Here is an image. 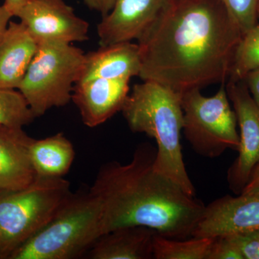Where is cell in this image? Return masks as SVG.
I'll return each mask as SVG.
<instances>
[{
  "instance_id": "obj_23",
  "label": "cell",
  "mask_w": 259,
  "mask_h": 259,
  "mask_svg": "<svg viewBox=\"0 0 259 259\" xmlns=\"http://www.w3.org/2000/svg\"><path fill=\"white\" fill-rule=\"evenodd\" d=\"M206 259H244L241 250L228 236L212 238Z\"/></svg>"
},
{
  "instance_id": "obj_2",
  "label": "cell",
  "mask_w": 259,
  "mask_h": 259,
  "mask_svg": "<svg viewBox=\"0 0 259 259\" xmlns=\"http://www.w3.org/2000/svg\"><path fill=\"white\" fill-rule=\"evenodd\" d=\"M156 148L144 144L128 163L103 165L90 192L102 204V235L125 226H145L158 234L187 239L206 206L155 169Z\"/></svg>"
},
{
  "instance_id": "obj_19",
  "label": "cell",
  "mask_w": 259,
  "mask_h": 259,
  "mask_svg": "<svg viewBox=\"0 0 259 259\" xmlns=\"http://www.w3.org/2000/svg\"><path fill=\"white\" fill-rule=\"evenodd\" d=\"M259 68V23L242 35L237 46L227 82L243 81L245 76Z\"/></svg>"
},
{
  "instance_id": "obj_27",
  "label": "cell",
  "mask_w": 259,
  "mask_h": 259,
  "mask_svg": "<svg viewBox=\"0 0 259 259\" xmlns=\"http://www.w3.org/2000/svg\"><path fill=\"white\" fill-rule=\"evenodd\" d=\"M12 18H13V15L10 14L9 11L3 5L0 6V40L8 28L10 19Z\"/></svg>"
},
{
  "instance_id": "obj_11",
  "label": "cell",
  "mask_w": 259,
  "mask_h": 259,
  "mask_svg": "<svg viewBox=\"0 0 259 259\" xmlns=\"http://www.w3.org/2000/svg\"><path fill=\"white\" fill-rule=\"evenodd\" d=\"M130 79H94L74 85L71 101L81 115L83 124L95 127L121 111L129 95Z\"/></svg>"
},
{
  "instance_id": "obj_20",
  "label": "cell",
  "mask_w": 259,
  "mask_h": 259,
  "mask_svg": "<svg viewBox=\"0 0 259 259\" xmlns=\"http://www.w3.org/2000/svg\"><path fill=\"white\" fill-rule=\"evenodd\" d=\"M36 117L23 95L15 89H0V124L23 127Z\"/></svg>"
},
{
  "instance_id": "obj_4",
  "label": "cell",
  "mask_w": 259,
  "mask_h": 259,
  "mask_svg": "<svg viewBox=\"0 0 259 259\" xmlns=\"http://www.w3.org/2000/svg\"><path fill=\"white\" fill-rule=\"evenodd\" d=\"M102 235L100 201L90 190L71 192L50 221L10 259L80 258Z\"/></svg>"
},
{
  "instance_id": "obj_18",
  "label": "cell",
  "mask_w": 259,
  "mask_h": 259,
  "mask_svg": "<svg viewBox=\"0 0 259 259\" xmlns=\"http://www.w3.org/2000/svg\"><path fill=\"white\" fill-rule=\"evenodd\" d=\"M212 238L174 239L156 233L153 254L156 259H206Z\"/></svg>"
},
{
  "instance_id": "obj_15",
  "label": "cell",
  "mask_w": 259,
  "mask_h": 259,
  "mask_svg": "<svg viewBox=\"0 0 259 259\" xmlns=\"http://www.w3.org/2000/svg\"><path fill=\"white\" fill-rule=\"evenodd\" d=\"M38 44L21 23L10 21L0 40V89H17Z\"/></svg>"
},
{
  "instance_id": "obj_14",
  "label": "cell",
  "mask_w": 259,
  "mask_h": 259,
  "mask_svg": "<svg viewBox=\"0 0 259 259\" xmlns=\"http://www.w3.org/2000/svg\"><path fill=\"white\" fill-rule=\"evenodd\" d=\"M141 68L139 44L132 41L110 44L85 54L78 82L98 78L131 79L139 76Z\"/></svg>"
},
{
  "instance_id": "obj_24",
  "label": "cell",
  "mask_w": 259,
  "mask_h": 259,
  "mask_svg": "<svg viewBox=\"0 0 259 259\" xmlns=\"http://www.w3.org/2000/svg\"><path fill=\"white\" fill-rule=\"evenodd\" d=\"M243 81L253 100L259 107V68L247 75Z\"/></svg>"
},
{
  "instance_id": "obj_12",
  "label": "cell",
  "mask_w": 259,
  "mask_h": 259,
  "mask_svg": "<svg viewBox=\"0 0 259 259\" xmlns=\"http://www.w3.org/2000/svg\"><path fill=\"white\" fill-rule=\"evenodd\" d=\"M168 0H115L97 25L100 47L138 40Z\"/></svg>"
},
{
  "instance_id": "obj_6",
  "label": "cell",
  "mask_w": 259,
  "mask_h": 259,
  "mask_svg": "<svg viewBox=\"0 0 259 259\" xmlns=\"http://www.w3.org/2000/svg\"><path fill=\"white\" fill-rule=\"evenodd\" d=\"M84 60L83 51L71 44H38L18 88L35 117L44 115L53 107H64L71 101Z\"/></svg>"
},
{
  "instance_id": "obj_9",
  "label": "cell",
  "mask_w": 259,
  "mask_h": 259,
  "mask_svg": "<svg viewBox=\"0 0 259 259\" xmlns=\"http://www.w3.org/2000/svg\"><path fill=\"white\" fill-rule=\"evenodd\" d=\"M16 17L37 44L88 40L90 25L64 0H32Z\"/></svg>"
},
{
  "instance_id": "obj_1",
  "label": "cell",
  "mask_w": 259,
  "mask_h": 259,
  "mask_svg": "<svg viewBox=\"0 0 259 259\" xmlns=\"http://www.w3.org/2000/svg\"><path fill=\"white\" fill-rule=\"evenodd\" d=\"M242 35L221 0H168L137 40L139 77L181 96L226 83Z\"/></svg>"
},
{
  "instance_id": "obj_13",
  "label": "cell",
  "mask_w": 259,
  "mask_h": 259,
  "mask_svg": "<svg viewBox=\"0 0 259 259\" xmlns=\"http://www.w3.org/2000/svg\"><path fill=\"white\" fill-rule=\"evenodd\" d=\"M32 141L23 127L0 124V191L21 190L36 178L30 156Z\"/></svg>"
},
{
  "instance_id": "obj_29",
  "label": "cell",
  "mask_w": 259,
  "mask_h": 259,
  "mask_svg": "<svg viewBox=\"0 0 259 259\" xmlns=\"http://www.w3.org/2000/svg\"><path fill=\"white\" fill-rule=\"evenodd\" d=\"M83 2L90 9L96 10L100 13L101 11V0H83Z\"/></svg>"
},
{
  "instance_id": "obj_3",
  "label": "cell",
  "mask_w": 259,
  "mask_h": 259,
  "mask_svg": "<svg viewBox=\"0 0 259 259\" xmlns=\"http://www.w3.org/2000/svg\"><path fill=\"white\" fill-rule=\"evenodd\" d=\"M121 112L133 132L145 134L156 140V171L187 194L195 196L182 152V96L160 83L144 81L134 85Z\"/></svg>"
},
{
  "instance_id": "obj_10",
  "label": "cell",
  "mask_w": 259,
  "mask_h": 259,
  "mask_svg": "<svg viewBox=\"0 0 259 259\" xmlns=\"http://www.w3.org/2000/svg\"><path fill=\"white\" fill-rule=\"evenodd\" d=\"M259 229V196L226 195L206 206L193 236L214 238Z\"/></svg>"
},
{
  "instance_id": "obj_5",
  "label": "cell",
  "mask_w": 259,
  "mask_h": 259,
  "mask_svg": "<svg viewBox=\"0 0 259 259\" xmlns=\"http://www.w3.org/2000/svg\"><path fill=\"white\" fill-rule=\"evenodd\" d=\"M71 193L64 178L36 177L25 188L0 191V259L37 233Z\"/></svg>"
},
{
  "instance_id": "obj_26",
  "label": "cell",
  "mask_w": 259,
  "mask_h": 259,
  "mask_svg": "<svg viewBox=\"0 0 259 259\" xmlns=\"http://www.w3.org/2000/svg\"><path fill=\"white\" fill-rule=\"evenodd\" d=\"M31 1L32 0H5L3 6L9 11L13 17H16L19 11Z\"/></svg>"
},
{
  "instance_id": "obj_30",
  "label": "cell",
  "mask_w": 259,
  "mask_h": 259,
  "mask_svg": "<svg viewBox=\"0 0 259 259\" xmlns=\"http://www.w3.org/2000/svg\"><path fill=\"white\" fill-rule=\"evenodd\" d=\"M257 20H258V23H259V0L258 5H257Z\"/></svg>"
},
{
  "instance_id": "obj_21",
  "label": "cell",
  "mask_w": 259,
  "mask_h": 259,
  "mask_svg": "<svg viewBox=\"0 0 259 259\" xmlns=\"http://www.w3.org/2000/svg\"><path fill=\"white\" fill-rule=\"evenodd\" d=\"M221 2L238 24L242 33L244 34L258 23V0H221Z\"/></svg>"
},
{
  "instance_id": "obj_17",
  "label": "cell",
  "mask_w": 259,
  "mask_h": 259,
  "mask_svg": "<svg viewBox=\"0 0 259 259\" xmlns=\"http://www.w3.org/2000/svg\"><path fill=\"white\" fill-rule=\"evenodd\" d=\"M30 156L35 176L40 178H64L75 158L74 146L62 133L33 139Z\"/></svg>"
},
{
  "instance_id": "obj_8",
  "label": "cell",
  "mask_w": 259,
  "mask_h": 259,
  "mask_svg": "<svg viewBox=\"0 0 259 259\" xmlns=\"http://www.w3.org/2000/svg\"><path fill=\"white\" fill-rule=\"evenodd\" d=\"M226 88L240 130L239 153L228 170V182L230 189L239 195L259 163V107L244 81L227 82Z\"/></svg>"
},
{
  "instance_id": "obj_16",
  "label": "cell",
  "mask_w": 259,
  "mask_h": 259,
  "mask_svg": "<svg viewBox=\"0 0 259 259\" xmlns=\"http://www.w3.org/2000/svg\"><path fill=\"white\" fill-rule=\"evenodd\" d=\"M156 232L145 226H125L102 235L84 255L90 259L153 258Z\"/></svg>"
},
{
  "instance_id": "obj_7",
  "label": "cell",
  "mask_w": 259,
  "mask_h": 259,
  "mask_svg": "<svg viewBox=\"0 0 259 259\" xmlns=\"http://www.w3.org/2000/svg\"><path fill=\"white\" fill-rule=\"evenodd\" d=\"M182 105L184 134L197 154L214 158L227 149L238 151V121L230 105L226 83L212 97L204 96L199 89L187 92L182 96Z\"/></svg>"
},
{
  "instance_id": "obj_28",
  "label": "cell",
  "mask_w": 259,
  "mask_h": 259,
  "mask_svg": "<svg viewBox=\"0 0 259 259\" xmlns=\"http://www.w3.org/2000/svg\"><path fill=\"white\" fill-rule=\"evenodd\" d=\"M115 0H101V11L100 13L102 14V18L106 16L112 8H113L114 4H115Z\"/></svg>"
},
{
  "instance_id": "obj_22",
  "label": "cell",
  "mask_w": 259,
  "mask_h": 259,
  "mask_svg": "<svg viewBox=\"0 0 259 259\" xmlns=\"http://www.w3.org/2000/svg\"><path fill=\"white\" fill-rule=\"evenodd\" d=\"M244 259H259V229L228 235Z\"/></svg>"
},
{
  "instance_id": "obj_25",
  "label": "cell",
  "mask_w": 259,
  "mask_h": 259,
  "mask_svg": "<svg viewBox=\"0 0 259 259\" xmlns=\"http://www.w3.org/2000/svg\"><path fill=\"white\" fill-rule=\"evenodd\" d=\"M241 195L259 196V163L250 174L248 182L242 190Z\"/></svg>"
}]
</instances>
